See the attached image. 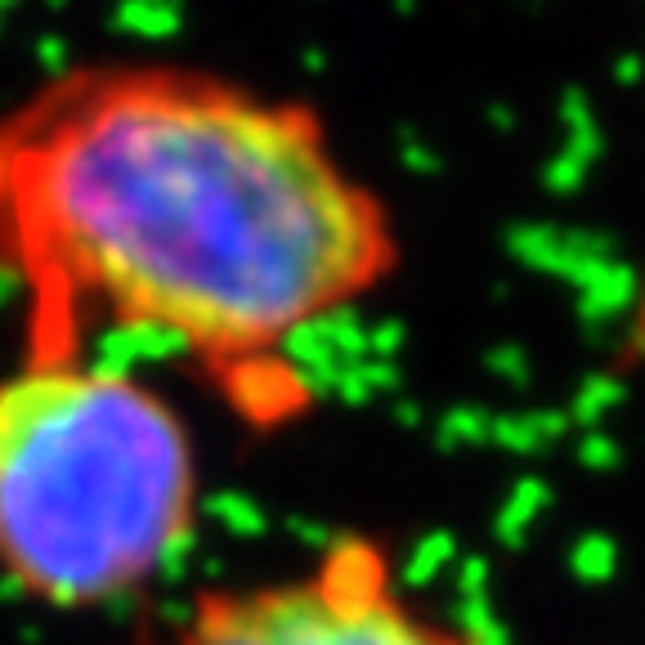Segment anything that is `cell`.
Masks as SVG:
<instances>
[{"instance_id": "1", "label": "cell", "mask_w": 645, "mask_h": 645, "mask_svg": "<svg viewBox=\"0 0 645 645\" xmlns=\"http://www.w3.org/2000/svg\"><path fill=\"white\" fill-rule=\"evenodd\" d=\"M399 265L390 206L305 99L166 59L72 63L0 113V278L23 359L90 332L184 350L252 421L305 408L287 350Z\"/></svg>"}, {"instance_id": "2", "label": "cell", "mask_w": 645, "mask_h": 645, "mask_svg": "<svg viewBox=\"0 0 645 645\" xmlns=\"http://www.w3.org/2000/svg\"><path fill=\"white\" fill-rule=\"evenodd\" d=\"M184 417L131 372L23 359L0 377V574L54 610L144 587L193 533Z\"/></svg>"}, {"instance_id": "3", "label": "cell", "mask_w": 645, "mask_h": 645, "mask_svg": "<svg viewBox=\"0 0 645 645\" xmlns=\"http://www.w3.org/2000/svg\"><path fill=\"white\" fill-rule=\"evenodd\" d=\"M171 645H475L417 605L368 533L332 538L300 574L206 592Z\"/></svg>"}]
</instances>
